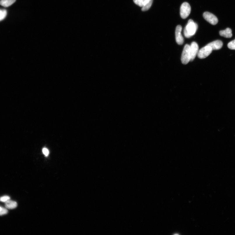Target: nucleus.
Listing matches in <instances>:
<instances>
[{
	"label": "nucleus",
	"instance_id": "2",
	"mask_svg": "<svg viewBox=\"0 0 235 235\" xmlns=\"http://www.w3.org/2000/svg\"><path fill=\"white\" fill-rule=\"evenodd\" d=\"M190 46L186 45L183 50L181 56V61L183 64H187L190 61Z\"/></svg>",
	"mask_w": 235,
	"mask_h": 235
},
{
	"label": "nucleus",
	"instance_id": "4",
	"mask_svg": "<svg viewBox=\"0 0 235 235\" xmlns=\"http://www.w3.org/2000/svg\"><path fill=\"white\" fill-rule=\"evenodd\" d=\"M212 49L210 46L206 45L199 51L197 54L199 58L201 59L206 58L212 53Z\"/></svg>",
	"mask_w": 235,
	"mask_h": 235
},
{
	"label": "nucleus",
	"instance_id": "3",
	"mask_svg": "<svg viewBox=\"0 0 235 235\" xmlns=\"http://www.w3.org/2000/svg\"><path fill=\"white\" fill-rule=\"evenodd\" d=\"M191 8L188 3L185 2L183 3L180 8V14L183 19L187 18L190 14Z\"/></svg>",
	"mask_w": 235,
	"mask_h": 235
},
{
	"label": "nucleus",
	"instance_id": "13",
	"mask_svg": "<svg viewBox=\"0 0 235 235\" xmlns=\"http://www.w3.org/2000/svg\"><path fill=\"white\" fill-rule=\"evenodd\" d=\"M7 15V11L6 10L0 9V21L3 20L6 17Z\"/></svg>",
	"mask_w": 235,
	"mask_h": 235
},
{
	"label": "nucleus",
	"instance_id": "12",
	"mask_svg": "<svg viewBox=\"0 0 235 235\" xmlns=\"http://www.w3.org/2000/svg\"><path fill=\"white\" fill-rule=\"evenodd\" d=\"M152 2L153 0H151V1L143 5V6L142 8V10L144 12L148 10L152 6Z\"/></svg>",
	"mask_w": 235,
	"mask_h": 235
},
{
	"label": "nucleus",
	"instance_id": "15",
	"mask_svg": "<svg viewBox=\"0 0 235 235\" xmlns=\"http://www.w3.org/2000/svg\"><path fill=\"white\" fill-rule=\"evenodd\" d=\"M134 3L140 7H143V0H133Z\"/></svg>",
	"mask_w": 235,
	"mask_h": 235
},
{
	"label": "nucleus",
	"instance_id": "14",
	"mask_svg": "<svg viewBox=\"0 0 235 235\" xmlns=\"http://www.w3.org/2000/svg\"><path fill=\"white\" fill-rule=\"evenodd\" d=\"M228 47L231 50H235V39L228 43Z\"/></svg>",
	"mask_w": 235,
	"mask_h": 235
},
{
	"label": "nucleus",
	"instance_id": "5",
	"mask_svg": "<svg viewBox=\"0 0 235 235\" xmlns=\"http://www.w3.org/2000/svg\"><path fill=\"white\" fill-rule=\"evenodd\" d=\"M203 17L205 20L212 25H215L218 22V20L216 16L210 12H204Z\"/></svg>",
	"mask_w": 235,
	"mask_h": 235
},
{
	"label": "nucleus",
	"instance_id": "6",
	"mask_svg": "<svg viewBox=\"0 0 235 235\" xmlns=\"http://www.w3.org/2000/svg\"><path fill=\"white\" fill-rule=\"evenodd\" d=\"M182 27L178 25L176 27V37L177 43L179 45H182L184 42V38L182 36L181 31Z\"/></svg>",
	"mask_w": 235,
	"mask_h": 235
},
{
	"label": "nucleus",
	"instance_id": "11",
	"mask_svg": "<svg viewBox=\"0 0 235 235\" xmlns=\"http://www.w3.org/2000/svg\"><path fill=\"white\" fill-rule=\"evenodd\" d=\"M16 0H1L0 5L5 7H9L16 1Z\"/></svg>",
	"mask_w": 235,
	"mask_h": 235
},
{
	"label": "nucleus",
	"instance_id": "18",
	"mask_svg": "<svg viewBox=\"0 0 235 235\" xmlns=\"http://www.w3.org/2000/svg\"><path fill=\"white\" fill-rule=\"evenodd\" d=\"M43 152L46 157H48L49 154V150L46 148H43L42 150Z\"/></svg>",
	"mask_w": 235,
	"mask_h": 235
},
{
	"label": "nucleus",
	"instance_id": "1",
	"mask_svg": "<svg viewBox=\"0 0 235 235\" xmlns=\"http://www.w3.org/2000/svg\"><path fill=\"white\" fill-rule=\"evenodd\" d=\"M198 28L197 24L194 22L192 20H190L184 30L185 36L190 38L194 35Z\"/></svg>",
	"mask_w": 235,
	"mask_h": 235
},
{
	"label": "nucleus",
	"instance_id": "16",
	"mask_svg": "<svg viewBox=\"0 0 235 235\" xmlns=\"http://www.w3.org/2000/svg\"><path fill=\"white\" fill-rule=\"evenodd\" d=\"M10 197L7 196H5L2 197L0 198V201L3 202H6L8 200H10Z\"/></svg>",
	"mask_w": 235,
	"mask_h": 235
},
{
	"label": "nucleus",
	"instance_id": "8",
	"mask_svg": "<svg viewBox=\"0 0 235 235\" xmlns=\"http://www.w3.org/2000/svg\"><path fill=\"white\" fill-rule=\"evenodd\" d=\"M223 45L222 42L219 40L214 41L210 43L207 45L210 46L213 50H220L222 48Z\"/></svg>",
	"mask_w": 235,
	"mask_h": 235
},
{
	"label": "nucleus",
	"instance_id": "19",
	"mask_svg": "<svg viewBox=\"0 0 235 235\" xmlns=\"http://www.w3.org/2000/svg\"><path fill=\"white\" fill-rule=\"evenodd\" d=\"M151 0H143V5L144 4H146V3H147L149 2V1H151Z\"/></svg>",
	"mask_w": 235,
	"mask_h": 235
},
{
	"label": "nucleus",
	"instance_id": "9",
	"mask_svg": "<svg viewBox=\"0 0 235 235\" xmlns=\"http://www.w3.org/2000/svg\"><path fill=\"white\" fill-rule=\"evenodd\" d=\"M219 33L221 36L226 38H230L232 36V31L230 28H227L225 30L221 31Z\"/></svg>",
	"mask_w": 235,
	"mask_h": 235
},
{
	"label": "nucleus",
	"instance_id": "10",
	"mask_svg": "<svg viewBox=\"0 0 235 235\" xmlns=\"http://www.w3.org/2000/svg\"><path fill=\"white\" fill-rule=\"evenodd\" d=\"M17 206V204L15 201L9 200L5 202V206L8 209H14L16 208Z\"/></svg>",
	"mask_w": 235,
	"mask_h": 235
},
{
	"label": "nucleus",
	"instance_id": "7",
	"mask_svg": "<svg viewBox=\"0 0 235 235\" xmlns=\"http://www.w3.org/2000/svg\"><path fill=\"white\" fill-rule=\"evenodd\" d=\"M190 46L191 60L192 61L197 55L199 51V46L197 43L195 42H193Z\"/></svg>",
	"mask_w": 235,
	"mask_h": 235
},
{
	"label": "nucleus",
	"instance_id": "20",
	"mask_svg": "<svg viewBox=\"0 0 235 235\" xmlns=\"http://www.w3.org/2000/svg\"><path fill=\"white\" fill-rule=\"evenodd\" d=\"M1 208H2V207L0 206V210H1Z\"/></svg>",
	"mask_w": 235,
	"mask_h": 235
},
{
	"label": "nucleus",
	"instance_id": "17",
	"mask_svg": "<svg viewBox=\"0 0 235 235\" xmlns=\"http://www.w3.org/2000/svg\"><path fill=\"white\" fill-rule=\"evenodd\" d=\"M8 213V211L6 208H4L2 207L1 209L0 210V216L6 215Z\"/></svg>",
	"mask_w": 235,
	"mask_h": 235
}]
</instances>
